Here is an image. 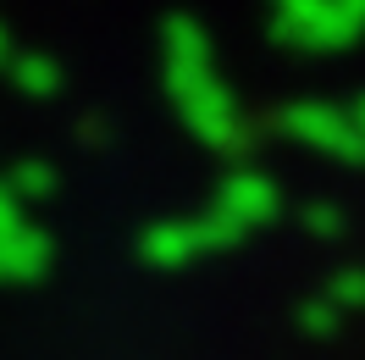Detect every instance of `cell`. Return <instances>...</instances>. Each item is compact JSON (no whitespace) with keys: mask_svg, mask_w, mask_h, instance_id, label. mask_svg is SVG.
Wrapping results in <instances>:
<instances>
[{"mask_svg":"<svg viewBox=\"0 0 365 360\" xmlns=\"http://www.w3.org/2000/svg\"><path fill=\"white\" fill-rule=\"evenodd\" d=\"M50 271V239L39 227H11L0 239V283H34Z\"/></svg>","mask_w":365,"mask_h":360,"instance_id":"6da1fadb","label":"cell"},{"mask_svg":"<svg viewBox=\"0 0 365 360\" xmlns=\"http://www.w3.org/2000/svg\"><path fill=\"white\" fill-rule=\"evenodd\" d=\"M216 211L238 227H255V222H272L277 194H272V183H260V178H232L227 189H222V205H216Z\"/></svg>","mask_w":365,"mask_h":360,"instance_id":"7a4b0ae2","label":"cell"},{"mask_svg":"<svg viewBox=\"0 0 365 360\" xmlns=\"http://www.w3.org/2000/svg\"><path fill=\"white\" fill-rule=\"evenodd\" d=\"M144 261L150 266H188L200 261V239H194V222H160L144 233Z\"/></svg>","mask_w":365,"mask_h":360,"instance_id":"3957f363","label":"cell"},{"mask_svg":"<svg viewBox=\"0 0 365 360\" xmlns=\"http://www.w3.org/2000/svg\"><path fill=\"white\" fill-rule=\"evenodd\" d=\"M327 299L338 311H365V266H343L332 283H327Z\"/></svg>","mask_w":365,"mask_h":360,"instance_id":"277c9868","label":"cell"},{"mask_svg":"<svg viewBox=\"0 0 365 360\" xmlns=\"http://www.w3.org/2000/svg\"><path fill=\"white\" fill-rule=\"evenodd\" d=\"M299 327H304V333H316V338H332L343 327V311L327 299V294H321V299H304V305H299Z\"/></svg>","mask_w":365,"mask_h":360,"instance_id":"5b68a950","label":"cell"},{"mask_svg":"<svg viewBox=\"0 0 365 360\" xmlns=\"http://www.w3.org/2000/svg\"><path fill=\"white\" fill-rule=\"evenodd\" d=\"M338 211H327V205H316V211H310V233H321V239H332V233H338Z\"/></svg>","mask_w":365,"mask_h":360,"instance_id":"8992f818","label":"cell"},{"mask_svg":"<svg viewBox=\"0 0 365 360\" xmlns=\"http://www.w3.org/2000/svg\"><path fill=\"white\" fill-rule=\"evenodd\" d=\"M17 189H23V194H45V189H50L45 166H23V178H17Z\"/></svg>","mask_w":365,"mask_h":360,"instance_id":"52a82bcc","label":"cell"},{"mask_svg":"<svg viewBox=\"0 0 365 360\" xmlns=\"http://www.w3.org/2000/svg\"><path fill=\"white\" fill-rule=\"evenodd\" d=\"M11 227H23V222H17V205H11V194L0 189V239H6Z\"/></svg>","mask_w":365,"mask_h":360,"instance_id":"ba28073f","label":"cell"}]
</instances>
